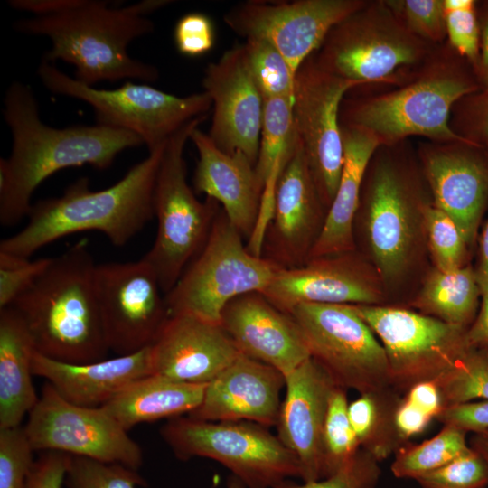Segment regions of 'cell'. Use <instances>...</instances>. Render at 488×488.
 Masks as SVG:
<instances>
[{
    "label": "cell",
    "instance_id": "obj_20",
    "mask_svg": "<svg viewBox=\"0 0 488 488\" xmlns=\"http://www.w3.org/2000/svg\"><path fill=\"white\" fill-rule=\"evenodd\" d=\"M327 212L296 136L277 183L260 257L281 269L303 266L322 233Z\"/></svg>",
    "mask_w": 488,
    "mask_h": 488
},
{
    "label": "cell",
    "instance_id": "obj_40",
    "mask_svg": "<svg viewBox=\"0 0 488 488\" xmlns=\"http://www.w3.org/2000/svg\"><path fill=\"white\" fill-rule=\"evenodd\" d=\"M447 43L473 67L480 51V23L475 0H443Z\"/></svg>",
    "mask_w": 488,
    "mask_h": 488
},
{
    "label": "cell",
    "instance_id": "obj_15",
    "mask_svg": "<svg viewBox=\"0 0 488 488\" xmlns=\"http://www.w3.org/2000/svg\"><path fill=\"white\" fill-rule=\"evenodd\" d=\"M356 87L360 84L319 68L312 55L296 74L292 101L295 132L327 211L338 188L343 161L340 108L346 94Z\"/></svg>",
    "mask_w": 488,
    "mask_h": 488
},
{
    "label": "cell",
    "instance_id": "obj_24",
    "mask_svg": "<svg viewBox=\"0 0 488 488\" xmlns=\"http://www.w3.org/2000/svg\"><path fill=\"white\" fill-rule=\"evenodd\" d=\"M153 374L207 384L241 354L220 324L170 315L150 346Z\"/></svg>",
    "mask_w": 488,
    "mask_h": 488
},
{
    "label": "cell",
    "instance_id": "obj_3",
    "mask_svg": "<svg viewBox=\"0 0 488 488\" xmlns=\"http://www.w3.org/2000/svg\"><path fill=\"white\" fill-rule=\"evenodd\" d=\"M3 115L13 138L9 156L0 159V223L5 227L27 218L33 192L56 172L85 164L105 170L121 152L144 145L132 132L103 125H45L33 89L20 81L6 89Z\"/></svg>",
    "mask_w": 488,
    "mask_h": 488
},
{
    "label": "cell",
    "instance_id": "obj_14",
    "mask_svg": "<svg viewBox=\"0 0 488 488\" xmlns=\"http://www.w3.org/2000/svg\"><path fill=\"white\" fill-rule=\"evenodd\" d=\"M34 451L60 452L139 470L142 447L101 407L73 404L48 382L23 426Z\"/></svg>",
    "mask_w": 488,
    "mask_h": 488
},
{
    "label": "cell",
    "instance_id": "obj_51",
    "mask_svg": "<svg viewBox=\"0 0 488 488\" xmlns=\"http://www.w3.org/2000/svg\"><path fill=\"white\" fill-rule=\"evenodd\" d=\"M430 417L408 402L404 397L395 413V423L400 436L406 440L422 433L429 422Z\"/></svg>",
    "mask_w": 488,
    "mask_h": 488
},
{
    "label": "cell",
    "instance_id": "obj_38",
    "mask_svg": "<svg viewBox=\"0 0 488 488\" xmlns=\"http://www.w3.org/2000/svg\"><path fill=\"white\" fill-rule=\"evenodd\" d=\"M425 225L432 267L448 271L470 264L472 249L445 211L431 203L426 211Z\"/></svg>",
    "mask_w": 488,
    "mask_h": 488
},
{
    "label": "cell",
    "instance_id": "obj_37",
    "mask_svg": "<svg viewBox=\"0 0 488 488\" xmlns=\"http://www.w3.org/2000/svg\"><path fill=\"white\" fill-rule=\"evenodd\" d=\"M346 389L336 387L331 396L324 427V477L346 465L361 449L348 416Z\"/></svg>",
    "mask_w": 488,
    "mask_h": 488
},
{
    "label": "cell",
    "instance_id": "obj_31",
    "mask_svg": "<svg viewBox=\"0 0 488 488\" xmlns=\"http://www.w3.org/2000/svg\"><path fill=\"white\" fill-rule=\"evenodd\" d=\"M292 101L285 98L264 100L259 149L255 164L262 198L257 225L247 243L248 249L256 256H260L264 232L272 214L277 181L296 142Z\"/></svg>",
    "mask_w": 488,
    "mask_h": 488
},
{
    "label": "cell",
    "instance_id": "obj_49",
    "mask_svg": "<svg viewBox=\"0 0 488 488\" xmlns=\"http://www.w3.org/2000/svg\"><path fill=\"white\" fill-rule=\"evenodd\" d=\"M436 419L443 425H451L467 433L488 429V401H475L445 408Z\"/></svg>",
    "mask_w": 488,
    "mask_h": 488
},
{
    "label": "cell",
    "instance_id": "obj_18",
    "mask_svg": "<svg viewBox=\"0 0 488 488\" xmlns=\"http://www.w3.org/2000/svg\"><path fill=\"white\" fill-rule=\"evenodd\" d=\"M260 293L286 314L301 304L386 305L389 301L377 270L357 249L280 268Z\"/></svg>",
    "mask_w": 488,
    "mask_h": 488
},
{
    "label": "cell",
    "instance_id": "obj_43",
    "mask_svg": "<svg viewBox=\"0 0 488 488\" xmlns=\"http://www.w3.org/2000/svg\"><path fill=\"white\" fill-rule=\"evenodd\" d=\"M421 488H485L488 467L471 446L457 457L416 480Z\"/></svg>",
    "mask_w": 488,
    "mask_h": 488
},
{
    "label": "cell",
    "instance_id": "obj_28",
    "mask_svg": "<svg viewBox=\"0 0 488 488\" xmlns=\"http://www.w3.org/2000/svg\"><path fill=\"white\" fill-rule=\"evenodd\" d=\"M343 168L334 199L309 259L355 250L353 220L367 165L380 145L368 131L342 125Z\"/></svg>",
    "mask_w": 488,
    "mask_h": 488
},
{
    "label": "cell",
    "instance_id": "obj_23",
    "mask_svg": "<svg viewBox=\"0 0 488 488\" xmlns=\"http://www.w3.org/2000/svg\"><path fill=\"white\" fill-rule=\"evenodd\" d=\"M221 326L239 352L286 376L310 358L294 318L258 291L230 300L221 314Z\"/></svg>",
    "mask_w": 488,
    "mask_h": 488
},
{
    "label": "cell",
    "instance_id": "obj_33",
    "mask_svg": "<svg viewBox=\"0 0 488 488\" xmlns=\"http://www.w3.org/2000/svg\"><path fill=\"white\" fill-rule=\"evenodd\" d=\"M403 397L389 388L360 394L348 405L349 419L361 448L380 463L408 444L395 423Z\"/></svg>",
    "mask_w": 488,
    "mask_h": 488
},
{
    "label": "cell",
    "instance_id": "obj_56",
    "mask_svg": "<svg viewBox=\"0 0 488 488\" xmlns=\"http://www.w3.org/2000/svg\"><path fill=\"white\" fill-rule=\"evenodd\" d=\"M227 488H247L237 477L230 475L228 483Z\"/></svg>",
    "mask_w": 488,
    "mask_h": 488
},
{
    "label": "cell",
    "instance_id": "obj_35",
    "mask_svg": "<svg viewBox=\"0 0 488 488\" xmlns=\"http://www.w3.org/2000/svg\"><path fill=\"white\" fill-rule=\"evenodd\" d=\"M243 44L251 76L263 99H293L296 73L284 56L265 40L248 38Z\"/></svg>",
    "mask_w": 488,
    "mask_h": 488
},
{
    "label": "cell",
    "instance_id": "obj_19",
    "mask_svg": "<svg viewBox=\"0 0 488 488\" xmlns=\"http://www.w3.org/2000/svg\"><path fill=\"white\" fill-rule=\"evenodd\" d=\"M416 150L433 204L454 221L473 250L488 208V150L465 141L429 140Z\"/></svg>",
    "mask_w": 488,
    "mask_h": 488
},
{
    "label": "cell",
    "instance_id": "obj_39",
    "mask_svg": "<svg viewBox=\"0 0 488 488\" xmlns=\"http://www.w3.org/2000/svg\"><path fill=\"white\" fill-rule=\"evenodd\" d=\"M64 484L67 488H138L147 483L137 470L120 464L69 455Z\"/></svg>",
    "mask_w": 488,
    "mask_h": 488
},
{
    "label": "cell",
    "instance_id": "obj_21",
    "mask_svg": "<svg viewBox=\"0 0 488 488\" xmlns=\"http://www.w3.org/2000/svg\"><path fill=\"white\" fill-rule=\"evenodd\" d=\"M202 88L213 108L210 138L221 151L241 152L255 165L264 99L251 76L243 43L235 44L205 68Z\"/></svg>",
    "mask_w": 488,
    "mask_h": 488
},
{
    "label": "cell",
    "instance_id": "obj_10",
    "mask_svg": "<svg viewBox=\"0 0 488 488\" xmlns=\"http://www.w3.org/2000/svg\"><path fill=\"white\" fill-rule=\"evenodd\" d=\"M175 456L214 460L247 488H276L301 478L296 455L266 427L249 421L212 422L187 417L170 418L160 429Z\"/></svg>",
    "mask_w": 488,
    "mask_h": 488
},
{
    "label": "cell",
    "instance_id": "obj_17",
    "mask_svg": "<svg viewBox=\"0 0 488 488\" xmlns=\"http://www.w3.org/2000/svg\"><path fill=\"white\" fill-rule=\"evenodd\" d=\"M366 0H252L236 5L223 17L236 34L271 43L296 74L330 29Z\"/></svg>",
    "mask_w": 488,
    "mask_h": 488
},
{
    "label": "cell",
    "instance_id": "obj_16",
    "mask_svg": "<svg viewBox=\"0 0 488 488\" xmlns=\"http://www.w3.org/2000/svg\"><path fill=\"white\" fill-rule=\"evenodd\" d=\"M95 286L109 351L127 355L151 346L170 316L151 266L143 258L97 264Z\"/></svg>",
    "mask_w": 488,
    "mask_h": 488
},
{
    "label": "cell",
    "instance_id": "obj_25",
    "mask_svg": "<svg viewBox=\"0 0 488 488\" xmlns=\"http://www.w3.org/2000/svg\"><path fill=\"white\" fill-rule=\"evenodd\" d=\"M285 376L243 354L207 383L200 406L187 416L212 422L277 426Z\"/></svg>",
    "mask_w": 488,
    "mask_h": 488
},
{
    "label": "cell",
    "instance_id": "obj_30",
    "mask_svg": "<svg viewBox=\"0 0 488 488\" xmlns=\"http://www.w3.org/2000/svg\"><path fill=\"white\" fill-rule=\"evenodd\" d=\"M206 385L150 374L132 382L101 408L128 431L141 423L190 414L202 403Z\"/></svg>",
    "mask_w": 488,
    "mask_h": 488
},
{
    "label": "cell",
    "instance_id": "obj_34",
    "mask_svg": "<svg viewBox=\"0 0 488 488\" xmlns=\"http://www.w3.org/2000/svg\"><path fill=\"white\" fill-rule=\"evenodd\" d=\"M467 432L444 425L432 438L418 445L408 444L395 454L391 472L397 478L417 480L446 465L469 448Z\"/></svg>",
    "mask_w": 488,
    "mask_h": 488
},
{
    "label": "cell",
    "instance_id": "obj_11",
    "mask_svg": "<svg viewBox=\"0 0 488 488\" xmlns=\"http://www.w3.org/2000/svg\"><path fill=\"white\" fill-rule=\"evenodd\" d=\"M37 74L51 92L89 104L97 124L137 135L149 153L211 108V99L204 91L180 97L131 81L117 89H97L65 74L55 63L43 59Z\"/></svg>",
    "mask_w": 488,
    "mask_h": 488
},
{
    "label": "cell",
    "instance_id": "obj_41",
    "mask_svg": "<svg viewBox=\"0 0 488 488\" xmlns=\"http://www.w3.org/2000/svg\"><path fill=\"white\" fill-rule=\"evenodd\" d=\"M406 28L421 40L439 45L446 42L443 0H385Z\"/></svg>",
    "mask_w": 488,
    "mask_h": 488
},
{
    "label": "cell",
    "instance_id": "obj_7",
    "mask_svg": "<svg viewBox=\"0 0 488 488\" xmlns=\"http://www.w3.org/2000/svg\"><path fill=\"white\" fill-rule=\"evenodd\" d=\"M436 45L411 33L385 0H366L312 54L324 71L365 86L406 82Z\"/></svg>",
    "mask_w": 488,
    "mask_h": 488
},
{
    "label": "cell",
    "instance_id": "obj_48",
    "mask_svg": "<svg viewBox=\"0 0 488 488\" xmlns=\"http://www.w3.org/2000/svg\"><path fill=\"white\" fill-rule=\"evenodd\" d=\"M69 455L47 451L34 461L25 488H61L65 482Z\"/></svg>",
    "mask_w": 488,
    "mask_h": 488
},
{
    "label": "cell",
    "instance_id": "obj_9",
    "mask_svg": "<svg viewBox=\"0 0 488 488\" xmlns=\"http://www.w3.org/2000/svg\"><path fill=\"white\" fill-rule=\"evenodd\" d=\"M243 239L221 208L204 246L165 294L170 315L220 324L230 300L267 286L280 268L253 255Z\"/></svg>",
    "mask_w": 488,
    "mask_h": 488
},
{
    "label": "cell",
    "instance_id": "obj_50",
    "mask_svg": "<svg viewBox=\"0 0 488 488\" xmlns=\"http://www.w3.org/2000/svg\"><path fill=\"white\" fill-rule=\"evenodd\" d=\"M404 398L432 419L442 411L443 402L435 381H424L411 387Z\"/></svg>",
    "mask_w": 488,
    "mask_h": 488
},
{
    "label": "cell",
    "instance_id": "obj_36",
    "mask_svg": "<svg viewBox=\"0 0 488 488\" xmlns=\"http://www.w3.org/2000/svg\"><path fill=\"white\" fill-rule=\"evenodd\" d=\"M435 382L444 408L488 401V355L470 348L451 370Z\"/></svg>",
    "mask_w": 488,
    "mask_h": 488
},
{
    "label": "cell",
    "instance_id": "obj_22",
    "mask_svg": "<svg viewBox=\"0 0 488 488\" xmlns=\"http://www.w3.org/2000/svg\"><path fill=\"white\" fill-rule=\"evenodd\" d=\"M285 387L277 437L297 458L304 483L323 479L324 427L331 396L338 386L310 357L285 376Z\"/></svg>",
    "mask_w": 488,
    "mask_h": 488
},
{
    "label": "cell",
    "instance_id": "obj_52",
    "mask_svg": "<svg viewBox=\"0 0 488 488\" xmlns=\"http://www.w3.org/2000/svg\"><path fill=\"white\" fill-rule=\"evenodd\" d=\"M469 346L488 355V289L482 291L478 313L466 331Z\"/></svg>",
    "mask_w": 488,
    "mask_h": 488
},
{
    "label": "cell",
    "instance_id": "obj_13",
    "mask_svg": "<svg viewBox=\"0 0 488 488\" xmlns=\"http://www.w3.org/2000/svg\"><path fill=\"white\" fill-rule=\"evenodd\" d=\"M289 314L336 386L360 394L391 388L384 348L351 305L301 304Z\"/></svg>",
    "mask_w": 488,
    "mask_h": 488
},
{
    "label": "cell",
    "instance_id": "obj_46",
    "mask_svg": "<svg viewBox=\"0 0 488 488\" xmlns=\"http://www.w3.org/2000/svg\"><path fill=\"white\" fill-rule=\"evenodd\" d=\"M52 258L34 260L0 252V308L10 306L44 272Z\"/></svg>",
    "mask_w": 488,
    "mask_h": 488
},
{
    "label": "cell",
    "instance_id": "obj_45",
    "mask_svg": "<svg viewBox=\"0 0 488 488\" xmlns=\"http://www.w3.org/2000/svg\"><path fill=\"white\" fill-rule=\"evenodd\" d=\"M449 125L465 141L488 150V89H481L457 100Z\"/></svg>",
    "mask_w": 488,
    "mask_h": 488
},
{
    "label": "cell",
    "instance_id": "obj_29",
    "mask_svg": "<svg viewBox=\"0 0 488 488\" xmlns=\"http://www.w3.org/2000/svg\"><path fill=\"white\" fill-rule=\"evenodd\" d=\"M33 337L13 306L0 308V429L21 425L38 401Z\"/></svg>",
    "mask_w": 488,
    "mask_h": 488
},
{
    "label": "cell",
    "instance_id": "obj_42",
    "mask_svg": "<svg viewBox=\"0 0 488 488\" xmlns=\"http://www.w3.org/2000/svg\"><path fill=\"white\" fill-rule=\"evenodd\" d=\"M23 426L0 429V488H25L34 464Z\"/></svg>",
    "mask_w": 488,
    "mask_h": 488
},
{
    "label": "cell",
    "instance_id": "obj_27",
    "mask_svg": "<svg viewBox=\"0 0 488 488\" xmlns=\"http://www.w3.org/2000/svg\"><path fill=\"white\" fill-rule=\"evenodd\" d=\"M33 373L45 379L66 400L99 408L132 382L153 374L151 349L86 363L59 361L36 352Z\"/></svg>",
    "mask_w": 488,
    "mask_h": 488
},
{
    "label": "cell",
    "instance_id": "obj_55",
    "mask_svg": "<svg viewBox=\"0 0 488 488\" xmlns=\"http://www.w3.org/2000/svg\"><path fill=\"white\" fill-rule=\"evenodd\" d=\"M469 446L482 456L488 467V429L473 433Z\"/></svg>",
    "mask_w": 488,
    "mask_h": 488
},
{
    "label": "cell",
    "instance_id": "obj_44",
    "mask_svg": "<svg viewBox=\"0 0 488 488\" xmlns=\"http://www.w3.org/2000/svg\"><path fill=\"white\" fill-rule=\"evenodd\" d=\"M379 464L361 448L346 465L328 477L302 483L287 479L276 488H375L381 474Z\"/></svg>",
    "mask_w": 488,
    "mask_h": 488
},
{
    "label": "cell",
    "instance_id": "obj_32",
    "mask_svg": "<svg viewBox=\"0 0 488 488\" xmlns=\"http://www.w3.org/2000/svg\"><path fill=\"white\" fill-rule=\"evenodd\" d=\"M481 296L471 263L448 271L430 267L405 307L468 328L478 313Z\"/></svg>",
    "mask_w": 488,
    "mask_h": 488
},
{
    "label": "cell",
    "instance_id": "obj_12",
    "mask_svg": "<svg viewBox=\"0 0 488 488\" xmlns=\"http://www.w3.org/2000/svg\"><path fill=\"white\" fill-rule=\"evenodd\" d=\"M351 306L382 344L390 386L402 396L418 383L436 381L471 348L466 327L400 305Z\"/></svg>",
    "mask_w": 488,
    "mask_h": 488
},
{
    "label": "cell",
    "instance_id": "obj_2",
    "mask_svg": "<svg viewBox=\"0 0 488 488\" xmlns=\"http://www.w3.org/2000/svg\"><path fill=\"white\" fill-rule=\"evenodd\" d=\"M101 0H11L9 5L33 16L15 23L24 34L48 37L51 48L43 60L62 61L75 68V79L86 85L133 79L158 80V70L132 58L128 45L154 31L147 15L172 1L144 0L111 6Z\"/></svg>",
    "mask_w": 488,
    "mask_h": 488
},
{
    "label": "cell",
    "instance_id": "obj_8",
    "mask_svg": "<svg viewBox=\"0 0 488 488\" xmlns=\"http://www.w3.org/2000/svg\"><path fill=\"white\" fill-rule=\"evenodd\" d=\"M205 118L192 119L168 139L156 174L153 202L157 230L142 258L154 269L164 295L204 246L221 209L211 198L201 202L187 181L185 145Z\"/></svg>",
    "mask_w": 488,
    "mask_h": 488
},
{
    "label": "cell",
    "instance_id": "obj_4",
    "mask_svg": "<svg viewBox=\"0 0 488 488\" xmlns=\"http://www.w3.org/2000/svg\"><path fill=\"white\" fill-rule=\"evenodd\" d=\"M165 144L108 188L93 191L89 178L81 177L62 195L36 202L25 226L1 240L0 252L30 258L59 239L90 230L103 233L116 247L126 245L155 217L154 189Z\"/></svg>",
    "mask_w": 488,
    "mask_h": 488
},
{
    "label": "cell",
    "instance_id": "obj_6",
    "mask_svg": "<svg viewBox=\"0 0 488 488\" xmlns=\"http://www.w3.org/2000/svg\"><path fill=\"white\" fill-rule=\"evenodd\" d=\"M94 262L81 239L57 257L10 305L26 324L36 351L63 362L107 359L109 352L95 286Z\"/></svg>",
    "mask_w": 488,
    "mask_h": 488
},
{
    "label": "cell",
    "instance_id": "obj_47",
    "mask_svg": "<svg viewBox=\"0 0 488 488\" xmlns=\"http://www.w3.org/2000/svg\"><path fill=\"white\" fill-rule=\"evenodd\" d=\"M174 39L181 54L198 57L212 49L215 42L214 25L206 14L189 13L177 21Z\"/></svg>",
    "mask_w": 488,
    "mask_h": 488
},
{
    "label": "cell",
    "instance_id": "obj_5",
    "mask_svg": "<svg viewBox=\"0 0 488 488\" xmlns=\"http://www.w3.org/2000/svg\"><path fill=\"white\" fill-rule=\"evenodd\" d=\"M479 89L472 65L445 42L395 89L369 95L347 93L340 124L370 132L380 145L414 136L436 142L465 141L450 127L451 111L462 97Z\"/></svg>",
    "mask_w": 488,
    "mask_h": 488
},
{
    "label": "cell",
    "instance_id": "obj_26",
    "mask_svg": "<svg viewBox=\"0 0 488 488\" xmlns=\"http://www.w3.org/2000/svg\"><path fill=\"white\" fill-rule=\"evenodd\" d=\"M190 140L199 156L192 181L194 192L218 202L249 240L258 220L262 198L255 165L241 152L221 151L199 127L192 131Z\"/></svg>",
    "mask_w": 488,
    "mask_h": 488
},
{
    "label": "cell",
    "instance_id": "obj_1",
    "mask_svg": "<svg viewBox=\"0 0 488 488\" xmlns=\"http://www.w3.org/2000/svg\"><path fill=\"white\" fill-rule=\"evenodd\" d=\"M431 203L408 139L380 145L365 170L352 229L355 249L377 270L389 299L428 271L425 214Z\"/></svg>",
    "mask_w": 488,
    "mask_h": 488
},
{
    "label": "cell",
    "instance_id": "obj_54",
    "mask_svg": "<svg viewBox=\"0 0 488 488\" xmlns=\"http://www.w3.org/2000/svg\"><path fill=\"white\" fill-rule=\"evenodd\" d=\"M478 254L474 267L481 291L488 289V218L478 235Z\"/></svg>",
    "mask_w": 488,
    "mask_h": 488
},
{
    "label": "cell",
    "instance_id": "obj_53",
    "mask_svg": "<svg viewBox=\"0 0 488 488\" xmlns=\"http://www.w3.org/2000/svg\"><path fill=\"white\" fill-rule=\"evenodd\" d=\"M477 12L480 23V51L474 72L481 89H488V0L478 1Z\"/></svg>",
    "mask_w": 488,
    "mask_h": 488
}]
</instances>
